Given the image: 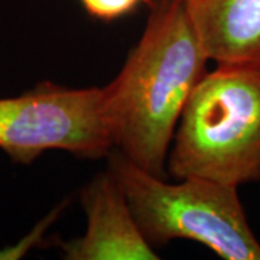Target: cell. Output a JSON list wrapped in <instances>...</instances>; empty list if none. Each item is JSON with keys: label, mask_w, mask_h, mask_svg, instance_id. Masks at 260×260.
<instances>
[{"label": "cell", "mask_w": 260, "mask_h": 260, "mask_svg": "<svg viewBox=\"0 0 260 260\" xmlns=\"http://www.w3.org/2000/svg\"><path fill=\"white\" fill-rule=\"evenodd\" d=\"M148 20L120 73L102 88L114 149L167 179L178 121L210 58L181 0H149Z\"/></svg>", "instance_id": "6da1fadb"}, {"label": "cell", "mask_w": 260, "mask_h": 260, "mask_svg": "<svg viewBox=\"0 0 260 260\" xmlns=\"http://www.w3.org/2000/svg\"><path fill=\"white\" fill-rule=\"evenodd\" d=\"M167 171L237 188L260 182V64L205 73L179 117Z\"/></svg>", "instance_id": "7a4b0ae2"}, {"label": "cell", "mask_w": 260, "mask_h": 260, "mask_svg": "<svg viewBox=\"0 0 260 260\" xmlns=\"http://www.w3.org/2000/svg\"><path fill=\"white\" fill-rule=\"evenodd\" d=\"M107 160V169L153 249L184 239L201 243L221 259L260 260V242L247 221L237 186L198 177L168 184L117 149Z\"/></svg>", "instance_id": "3957f363"}, {"label": "cell", "mask_w": 260, "mask_h": 260, "mask_svg": "<svg viewBox=\"0 0 260 260\" xmlns=\"http://www.w3.org/2000/svg\"><path fill=\"white\" fill-rule=\"evenodd\" d=\"M113 149L99 87L68 88L42 81L0 99V150L15 164L30 165L48 150L102 159Z\"/></svg>", "instance_id": "277c9868"}, {"label": "cell", "mask_w": 260, "mask_h": 260, "mask_svg": "<svg viewBox=\"0 0 260 260\" xmlns=\"http://www.w3.org/2000/svg\"><path fill=\"white\" fill-rule=\"evenodd\" d=\"M80 201L87 217L85 233L58 242L68 260H156L135 220L126 195L112 172L106 169L84 186Z\"/></svg>", "instance_id": "5b68a950"}, {"label": "cell", "mask_w": 260, "mask_h": 260, "mask_svg": "<svg viewBox=\"0 0 260 260\" xmlns=\"http://www.w3.org/2000/svg\"><path fill=\"white\" fill-rule=\"evenodd\" d=\"M207 56L260 64V0H181Z\"/></svg>", "instance_id": "8992f818"}, {"label": "cell", "mask_w": 260, "mask_h": 260, "mask_svg": "<svg viewBox=\"0 0 260 260\" xmlns=\"http://www.w3.org/2000/svg\"><path fill=\"white\" fill-rule=\"evenodd\" d=\"M65 205H67V201L56 205L54 210H51L42 220H39L34 225V229L28 234H25L19 242L2 247L0 249V260H19L25 257L29 251H32L37 247H41L45 243V236H47L49 227L58 220V217L61 215Z\"/></svg>", "instance_id": "52a82bcc"}, {"label": "cell", "mask_w": 260, "mask_h": 260, "mask_svg": "<svg viewBox=\"0 0 260 260\" xmlns=\"http://www.w3.org/2000/svg\"><path fill=\"white\" fill-rule=\"evenodd\" d=\"M88 16L102 22H113L132 15L149 0H80Z\"/></svg>", "instance_id": "ba28073f"}]
</instances>
